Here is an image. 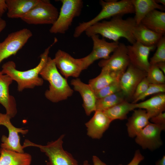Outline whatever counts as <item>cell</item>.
<instances>
[{
  "label": "cell",
  "instance_id": "obj_1",
  "mask_svg": "<svg viewBox=\"0 0 165 165\" xmlns=\"http://www.w3.org/2000/svg\"><path fill=\"white\" fill-rule=\"evenodd\" d=\"M136 24L134 18L124 19L122 16H116L108 21L97 22L89 27L84 32L89 37L100 35L104 38L116 42H119L120 38H123L132 44L136 42L132 32Z\"/></svg>",
  "mask_w": 165,
  "mask_h": 165
},
{
  "label": "cell",
  "instance_id": "obj_2",
  "mask_svg": "<svg viewBox=\"0 0 165 165\" xmlns=\"http://www.w3.org/2000/svg\"><path fill=\"white\" fill-rule=\"evenodd\" d=\"M57 41V39L55 38L53 43L40 55L39 63L35 68L26 71H19L16 69V65L14 61H9L2 65L1 72L2 74L9 76L13 81L17 82V90L19 91L42 86L44 81L39 76V73L47 61L50 49Z\"/></svg>",
  "mask_w": 165,
  "mask_h": 165
},
{
  "label": "cell",
  "instance_id": "obj_3",
  "mask_svg": "<svg viewBox=\"0 0 165 165\" xmlns=\"http://www.w3.org/2000/svg\"><path fill=\"white\" fill-rule=\"evenodd\" d=\"M39 75L49 83V89L44 94L50 101L58 102L66 100L72 95L73 90L69 86L67 79L59 72L53 59L49 57Z\"/></svg>",
  "mask_w": 165,
  "mask_h": 165
},
{
  "label": "cell",
  "instance_id": "obj_4",
  "mask_svg": "<svg viewBox=\"0 0 165 165\" xmlns=\"http://www.w3.org/2000/svg\"><path fill=\"white\" fill-rule=\"evenodd\" d=\"M99 4L102 8L101 11L90 20L79 23L75 28L73 34L74 38L79 37L89 27L104 19L134 13L131 0H101Z\"/></svg>",
  "mask_w": 165,
  "mask_h": 165
},
{
  "label": "cell",
  "instance_id": "obj_5",
  "mask_svg": "<svg viewBox=\"0 0 165 165\" xmlns=\"http://www.w3.org/2000/svg\"><path fill=\"white\" fill-rule=\"evenodd\" d=\"M64 136L62 134L57 140L49 142L45 145H38L25 139L22 146L24 148L29 146L38 148L48 158L47 165H79L72 154L64 149L63 140Z\"/></svg>",
  "mask_w": 165,
  "mask_h": 165
},
{
  "label": "cell",
  "instance_id": "obj_6",
  "mask_svg": "<svg viewBox=\"0 0 165 165\" xmlns=\"http://www.w3.org/2000/svg\"><path fill=\"white\" fill-rule=\"evenodd\" d=\"M62 6L58 17L49 30L52 34H64L71 25L73 19L79 16L83 7L82 0H61Z\"/></svg>",
  "mask_w": 165,
  "mask_h": 165
},
{
  "label": "cell",
  "instance_id": "obj_7",
  "mask_svg": "<svg viewBox=\"0 0 165 165\" xmlns=\"http://www.w3.org/2000/svg\"><path fill=\"white\" fill-rule=\"evenodd\" d=\"M59 12L49 0L39 2L21 19L30 24L53 25L57 20Z\"/></svg>",
  "mask_w": 165,
  "mask_h": 165
},
{
  "label": "cell",
  "instance_id": "obj_8",
  "mask_svg": "<svg viewBox=\"0 0 165 165\" xmlns=\"http://www.w3.org/2000/svg\"><path fill=\"white\" fill-rule=\"evenodd\" d=\"M32 36L31 31L27 28L10 33L0 42V64L5 59L16 54Z\"/></svg>",
  "mask_w": 165,
  "mask_h": 165
},
{
  "label": "cell",
  "instance_id": "obj_9",
  "mask_svg": "<svg viewBox=\"0 0 165 165\" xmlns=\"http://www.w3.org/2000/svg\"><path fill=\"white\" fill-rule=\"evenodd\" d=\"M90 37L93 44L92 50L89 54L82 58L84 70L97 60L108 59L110 54L115 51L119 43V42H108L104 38H100L97 35Z\"/></svg>",
  "mask_w": 165,
  "mask_h": 165
},
{
  "label": "cell",
  "instance_id": "obj_10",
  "mask_svg": "<svg viewBox=\"0 0 165 165\" xmlns=\"http://www.w3.org/2000/svg\"><path fill=\"white\" fill-rule=\"evenodd\" d=\"M11 119L6 113L0 112V125L5 126L9 132L8 137L5 135L2 136L1 147L17 152L24 153V148L20 142L19 133L26 134L28 132V130L14 127L10 121Z\"/></svg>",
  "mask_w": 165,
  "mask_h": 165
},
{
  "label": "cell",
  "instance_id": "obj_11",
  "mask_svg": "<svg viewBox=\"0 0 165 165\" xmlns=\"http://www.w3.org/2000/svg\"><path fill=\"white\" fill-rule=\"evenodd\" d=\"M53 59L61 74L67 79L70 77L78 78L84 70L82 58H74L61 50L56 52Z\"/></svg>",
  "mask_w": 165,
  "mask_h": 165
},
{
  "label": "cell",
  "instance_id": "obj_12",
  "mask_svg": "<svg viewBox=\"0 0 165 165\" xmlns=\"http://www.w3.org/2000/svg\"><path fill=\"white\" fill-rule=\"evenodd\" d=\"M165 126L149 123L136 136V143L143 149L154 150L163 144L161 138Z\"/></svg>",
  "mask_w": 165,
  "mask_h": 165
},
{
  "label": "cell",
  "instance_id": "obj_13",
  "mask_svg": "<svg viewBox=\"0 0 165 165\" xmlns=\"http://www.w3.org/2000/svg\"><path fill=\"white\" fill-rule=\"evenodd\" d=\"M130 64L127 46L123 43L119 42L118 47L109 58L102 60L98 64L102 69L123 73Z\"/></svg>",
  "mask_w": 165,
  "mask_h": 165
},
{
  "label": "cell",
  "instance_id": "obj_14",
  "mask_svg": "<svg viewBox=\"0 0 165 165\" xmlns=\"http://www.w3.org/2000/svg\"><path fill=\"white\" fill-rule=\"evenodd\" d=\"M147 74L146 72L130 64L119 80L121 91L127 99L132 97L137 86Z\"/></svg>",
  "mask_w": 165,
  "mask_h": 165
},
{
  "label": "cell",
  "instance_id": "obj_15",
  "mask_svg": "<svg viewBox=\"0 0 165 165\" xmlns=\"http://www.w3.org/2000/svg\"><path fill=\"white\" fill-rule=\"evenodd\" d=\"M127 46L130 64L147 72L150 66L148 60L150 53L156 46H145L137 41Z\"/></svg>",
  "mask_w": 165,
  "mask_h": 165
},
{
  "label": "cell",
  "instance_id": "obj_16",
  "mask_svg": "<svg viewBox=\"0 0 165 165\" xmlns=\"http://www.w3.org/2000/svg\"><path fill=\"white\" fill-rule=\"evenodd\" d=\"M13 81L9 76L0 71V104L5 108L6 113L11 118L17 113L15 99L9 93V86Z\"/></svg>",
  "mask_w": 165,
  "mask_h": 165
},
{
  "label": "cell",
  "instance_id": "obj_17",
  "mask_svg": "<svg viewBox=\"0 0 165 165\" xmlns=\"http://www.w3.org/2000/svg\"><path fill=\"white\" fill-rule=\"evenodd\" d=\"M71 84L75 90L80 94L83 101L82 106L86 114L88 116L96 110L97 98L95 92L89 84L82 82L78 78L73 79Z\"/></svg>",
  "mask_w": 165,
  "mask_h": 165
},
{
  "label": "cell",
  "instance_id": "obj_18",
  "mask_svg": "<svg viewBox=\"0 0 165 165\" xmlns=\"http://www.w3.org/2000/svg\"><path fill=\"white\" fill-rule=\"evenodd\" d=\"M112 121L103 111L96 110L93 117L85 124L87 134L94 139H100Z\"/></svg>",
  "mask_w": 165,
  "mask_h": 165
},
{
  "label": "cell",
  "instance_id": "obj_19",
  "mask_svg": "<svg viewBox=\"0 0 165 165\" xmlns=\"http://www.w3.org/2000/svg\"><path fill=\"white\" fill-rule=\"evenodd\" d=\"M150 119L145 110L138 108L134 110L126 124L129 137L131 138L135 137L150 123Z\"/></svg>",
  "mask_w": 165,
  "mask_h": 165
},
{
  "label": "cell",
  "instance_id": "obj_20",
  "mask_svg": "<svg viewBox=\"0 0 165 165\" xmlns=\"http://www.w3.org/2000/svg\"><path fill=\"white\" fill-rule=\"evenodd\" d=\"M7 16L10 18L21 19L33 8L40 0H6Z\"/></svg>",
  "mask_w": 165,
  "mask_h": 165
},
{
  "label": "cell",
  "instance_id": "obj_21",
  "mask_svg": "<svg viewBox=\"0 0 165 165\" xmlns=\"http://www.w3.org/2000/svg\"><path fill=\"white\" fill-rule=\"evenodd\" d=\"M132 33L136 41L148 46H156L163 36L148 29L141 23L136 24Z\"/></svg>",
  "mask_w": 165,
  "mask_h": 165
},
{
  "label": "cell",
  "instance_id": "obj_22",
  "mask_svg": "<svg viewBox=\"0 0 165 165\" xmlns=\"http://www.w3.org/2000/svg\"><path fill=\"white\" fill-rule=\"evenodd\" d=\"M31 160L28 153L0 148V165H31Z\"/></svg>",
  "mask_w": 165,
  "mask_h": 165
},
{
  "label": "cell",
  "instance_id": "obj_23",
  "mask_svg": "<svg viewBox=\"0 0 165 165\" xmlns=\"http://www.w3.org/2000/svg\"><path fill=\"white\" fill-rule=\"evenodd\" d=\"M148 29L163 35L165 33V13L154 9L147 14L141 23Z\"/></svg>",
  "mask_w": 165,
  "mask_h": 165
},
{
  "label": "cell",
  "instance_id": "obj_24",
  "mask_svg": "<svg viewBox=\"0 0 165 165\" xmlns=\"http://www.w3.org/2000/svg\"><path fill=\"white\" fill-rule=\"evenodd\" d=\"M136 108L145 110L150 119L165 110V94L159 93L144 101L136 103Z\"/></svg>",
  "mask_w": 165,
  "mask_h": 165
},
{
  "label": "cell",
  "instance_id": "obj_25",
  "mask_svg": "<svg viewBox=\"0 0 165 165\" xmlns=\"http://www.w3.org/2000/svg\"><path fill=\"white\" fill-rule=\"evenodd\" d=\"M135 16L134 17L136 24H138L144 17L150 12L159 9L163 11L165 6L157 3L155 0H131Z\"/></svg>",
  "mask_w": 165,
  "mask_h": 165
},
{
  "label": "cell",
  "instance_id": "obj_26",
  "mask_svg": "<svg viewBox=\"0 0 165 165\" xmlns=\"http://www.w3.org/2000/svg\"><path fill=\"white\" fill-rule=\"evenodd\" d=\"M123 73L102 69L100 74L90 79L88 84L95 92L113 82L119 81Z\"/></svg>",
  "mask_w": 165,
  "mask_h": 165
},
{
  "label": "cell",
  "instance_id": "obj_27",
  "mask_svg": "<svg viewBox=\"0 0 165 165\" xmlns=\"http://www.w3.org/2000/svg\"><path fill=\"white\" fill-rule=\"evenodd\" d=\"M136 108V103H129L125 101L102 111L112 121L116 119H126L128 113Z\"/></svg>",
  "mask_w": 165,
  "mask_h": 165
},
{
  "label": "cell",
  "instance_id": "obj_28",
  "mask_svg": "<svg viewBox=\"0 0 165 165\" xmlns=\"http://www.w3.org/2000/svg\"><path fill=\"white\" fill-rule=\"evenodd\" d=\"M126 99L125 95L121 91L104 97L97 99L96 105V110H105L118 104L127 101Z\"/></svg>",
  "mask_w": 165,
  "mask_h": 165
},
{
  "label": "cell",
  "instance_id": "obj_29",
  "mask_svg": "<svg viewBox=\"0 0 165 165\" xmlns=\"http://www.w3.org/2000/svg\"><path fill=\"white\" fill-rule=\"evenodd\" d=\"M146 77L150 84H165L164 75L156 64H150Z\"/></svg>",
  "mask_w": 165,
  "mask_h": 165
},
{
  "label": "cell",
  "instance_id": "obj_30",
  "mask_svg": "<svg viewBox=\"0 0 165 165\" xmlns=\"http://www.w3.org/2000/svg\"><path fill=\"white\" fill-rule=\"evenodd\" d=\"M156 50L150 58V64H156L161 62H165V37L163 35L157 43Z\"/></svg>",
  "mask_w": 165,
  "mask_h": 165
},
{
  "label": "cell",
  "instance_id": "obj_31",
  "mask_svg": "<svg viewBox=\"0 0 165 165\" xmlns=\"http://www.w3.org/2000/svg\"><path fill=\"white\" fill-rule=\"evenodd\" d=\"M121 91L119 81L113 82L95 92L97 99L116 93Z\"/></svg>",
  "mask_w": 165,
  "mask_h": 165
},
{
  "label": "cell",
  "instance_id": "obj_32",
  "mask_svg": "<svg viewBox=\"0 0 165 165\" xmlns=\"http://www.w3.org/2000/svg\"><path fill=\"white\" fill-rule=\"evenodd\" d=\"M165 92V84H150L148 87L142 95L138 97L132 102L133 103H136L141 100H143L146 97L154 94L164 93Z\"/></svg>",
  "mask_w": 165,
  "mask_h": 165
},
{
  "label": "cell",
  "instance_id": "obj_33",
  "mask_svg": "<svg viewBox=\"0 0 165 165\" xmlns=\"http://www.w3.org/2000/svg\"><path fill=\"white\" fill-rule=\"evenodd\" d=\"M150 84L146 77L140 82L137 86L132 97L133 101L145 92Z\"/></svg>",
  "mask_w": 165,
  "mask_h": 165
},
{
  "label": "cell",
  "instance_id": "obj_34",
  "mask_svg": "<svg viewBox=\"0 0 165 165\" xmlns=\"http://www.w3.org/2000/svg\"><path fill=\"white\" fill-rule=\"evenodd\" d=\"M150 119L152 123L165 126V112H161Z\"/></svg>",
  "mask_w": 165,
  "mask_h": 165
},
{
  "label": "cell",
  "instance_id": "obj_35",
  "mask_svg": "<svg viewBox=\"0 0 165 165\" xmlns=\"http://www.w3.org/2000/svg\"><path fill=\"white\" fill-rule=\"evenodd\" d=\"M144 158V156L142 155L140 150H137L135 151L132 160L127 165H139Z\"/></svg>",
  "mask_w": 165,
  "mask_h": 165
},
{
  "label": "cell",
  "instance_id": "obj_36",
  "mask_svg": "<svg viewBox=\"0 0 165 165\" xmlns=\"http://www.w3.org/2000/svg\"><path fill=\"white\" fill-rule=\"evenodd\" d=\"M7 7L6 0H0V16L3 14L7 10Z\"/></svg>",
  "mask_w": 165,
  "mask_h": 165
},
{
  "label": "cell",
  "instance_id": "obj_37",
  "mask_svg": "<svg viewBox=\"0 0 165 165\" xmlns=\"http://www.w3.org/2000/svg\"><path fill=\"white\" fill-rule=\"evenodd\" d=\"M92 160L93 165H108L101 160L98 157L96 156H93ZM118 165H122L120 164Z\"/></svg>",
  "mask_w": 165,
  "mask_h": 165
},
{
  "label": "cell",
  "instance_id": "obj_38",
  "mask_svg": "<svg viewBox=\"0 0 165 165\" xmlns=\"http://www.w3.org/2000/svg\"><path fill=\"white\" fill-rule=\"evenodd\" d=\"M6 21L2 19L0 16V33L4 29L6 26Z\"/></svg>",
  "mask_w": 165,
  "mask_h": 165
},
{
  "label": "cell",
  "instance_id": "obj_39",
  "mask_svg": "<svg viewBox=\"0 0 165 165\" xmlns=\"http://www.w3.org/2000/svg\"><path fill=\"white\" fill-rule=\"evenodd\" d=\"M158 68L164 73H165V62H161L156 64Z\"/></svg>",
  "mask_w": 165,
  "mask_h": 165
},
{
  "label": "cell",
  "instance_id": "obj_40",
  "mask_svg": "<svg viewBox=\"0 0 165 165\" xmlns=\"http://www.w3.org/2000/svg\"><path fill=\"white\" fill-rule=\"evenodd\" d=\"M156 165H165V156H163L161 159L156 162Z\"/></svg>",
  "mask_w": 165,
  "mask_h": 165
},
{
  "label": "cell",
  "instance_id": "obj_41",
  "mask_svg": "<svg viewBox=\"0 0 165 165\" xmlns=\"http://www.w3.org/2000/svg\"><path fill=\"white\" fill-rule=\"evenodd\" d=\"M156 2L158 3L162 4V5L165 6V0H155Z\"/></svg>",
  "mask_w": 165,
  "mask_h": 165
},
{
  "label": "cell",
  "instance_id": "obj_42",
  "mask_svg": "<svg viewBox=\"0 0 165 165\" xmlns=\"http://www.w3.org/2000/svg\"><path fill=\"white\" fill-rule=\"evenodd\" d=\"M81 165H91L89 163L88 161L87 160L84 161L82 164Z\"/></svg>",
  "mask_w": 165,
  "mask_h": 165
}]
</instances>
